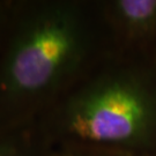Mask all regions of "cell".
<instances>
[{
	"label": "cell",
	"mask_w": 156,
	"mask_h": 156,
	"mask_svg": "<svg viewBox=\"0 0 156 156\" xmlns=\"http://www.w3.org/2000/svg\"><path fill=\"white\" fill-rule=\"evenodd\" d=\"M37 123L0 132V156H52Z\"/></svg>",
	"instance_id": "cell-4"
},
{
	"label": "cell",
	"mask_w": 156,
	"mask_h": 156,
	"mask_svg": "<svg viewBox=\"0 0 156 156\" xmlns=\"http://www.w3.org/2000/svg\"><path fill=\"white\" fill-rule=\"evenodd\" d=\"M113 53L100 0H13L0 53V132L37 123Z\"/></svg>",
	"instance_id": "cell-1"
},
{
	"label": "cell",
	"mask_w": 156,
	"mask_h": 156,
	"mask_svg": "<svg viewBox=\"0 0 156 156\" xmlns=\"http://www.w3.org/2000/svg\"><path fill=\"white\" fill-rule=\"evenodd\" d=\"M52 156H125L117 153L89 148H52Z\"/></svg>",
	"instance_id": "cell-5"
},
{
	"label": "cell",
	"mask_w": 156,
	"mask_h": 156,
	"mask_svg": "<svg viewBox=\"0 0 156 156\" xmlns=\"http://www.w3.org/2000/svg\"><path fill=\"white\" fill-rule=\"evenodd\" d=\"M113 52L156 57V0H100Z\"/></svg>",
	"instance_id": "cell-3"
},
{
	"label": "cell",
	"mask_w": 156,
	"mask_h": 156,
	"mask_svg": "<svg viewBox=\"0 0 156 156\" xmlns=\"http://www.w3.org/2000/svg\"><path fill=\"white\" fill-rule=\"evenodd\" d=\"M37 124L52 148L156 156V57L113 53Z\"/></svg>",
	"instance_id": "cell-2"
},
{
	"label": "cell",
	"mask_w": 156,
	"mask_h": 156,
	"mask_svg": "<svg viewBox=\"0 0 156 156\" xmlns=\"http://www.w3.org/2000/svg\"><path fill=\"white\" fill-rule=\"evenodd\" d=\"M12 5H13V0H0V53L5 43L7 31H8Z\"/></svg>",
	"instance_id": "cell-6"
}]
</instances>
